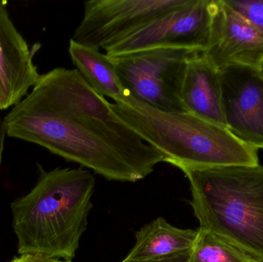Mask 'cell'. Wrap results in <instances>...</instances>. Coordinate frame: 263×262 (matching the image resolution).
I'll use <instances>...</instances> for the list:
<instances>
[{"instance_id": "obj_18", "label": "cell", "mask_w": 263, "mask_h": 262, "mask_svg": "<svg viewBox=\"0 0 263 262\" xmlns=\"http://www.w3.org/2000/svg\"><path fill=\"white\" fill-rule=\"evenodd\" d=\"M7 136L6 125L4 119L0 118V163H1L2 155H3V149H4L5 138Z\"/></svg>"}, {"instance_id": "obj_12", "label": "cell", "mask_w": 263, "mask_h": 262, "mask_svg": "<svg viewBox=\"0 0 263 262\" xmlns=\"http://www.w3.org/2000/svg\"><path fill=\"white\" fill-rule=\"evenodd\" d=\"M197 235L198 230L175 227L159 217L136 233V244L125 259H153L192 251Z\"/></svg>"}, {"instance_id": "obj_1", "label": "cell", "mask_w": 263, "mask_h": 262, "mask_svg": "<svg viewBox=\"0 0 263 262\" xmlns=\"http://www.w3.org/2000/svg\"><path fill=\"white\" fill-rule=\"evenodd\" d=\"M4 123L7 136L42 146L106 179L136 183L165 161L76 69L55 68L40 75Z\"/></svg>"}, {"instance_id": "obj_4", "label": "cell", "mask_w": 263, "mask_h": 262, "mask_svg": "<svg viewBox=\"0 0 263 262\" xmlns=\"http://www.w3.org/2000/svg\"><path fill=\"white\" fill-rule=\"evenodd\" d=\"M199 229L222 235L263 260V166L184 171Z\"/></svg>"}, {"instance_id": "obj_8", "label": "cell", "mask_w": 263, "mask_h": 262, "mask_svg": "<svg viewBox=\"0 0 263 262\" xmlns=\"http://www.w3.org/2000/svg\"><path fill=\"white\" fill-rule=\"evenodd\" d=\"M202 54L220 72L230 67L257 71L263 60V34L225 0H213L210 42Z\"/></svg>"}, {"instance_id": "obj_9", "label": "cell", "mask_w": 263, "mask_h": 262, "mask_svg": "<svg viewBox=\"0 0 263 262\" xmlns=\"http://www.w3.org/2000/svg\"><path fill=\"white\" fill-rule=\"evenodd\" d=\"M226 124L236 137L263 151V81L256 71L230 67L221 71Z\"/></svg>"}, {"instance_id": "obj_5", "label": "cell", "mask_w": 263, "mask_h": 262, "mask_svg": "<svg viewBox=\"0 0 263 262\" xmlns=\"http://www.w3.org/2000/svg\"><path fill=\"white\" fill-rule=\"evenodd\" d=\"M196 52L155 49L109 58L129 95L162 110L185 112L181 89L189 58Z\"/></svg>"}, {"instance_id": "obj_14", "label": "cell", "mask_w": 263, "mask_h": 262, "mask_svg": "<svg viewBox=\"0 0 263 262\" xmlns=\"http://www.w3.org/2000/svg\"><path fill=\"white\" fill-rule=\"evenodd\" d=\"M188 262H263V260L222 235L199 229Z\"/></svg>"}, {"instance_id": "obj_13", "label": "cell", "mask_w": 263, "mask_h": 262, "mask_svg": "<svg viewBox=\"0 0 263 262\" xmlns=\"http://www.w3.org/2000/svg\"><path fill=\"white\" fill-rule=\"evenodd\" d=\"M69 53L76 69L97 94L115 101L126 93L115 66L106 53L72 38L69 40Z\"/></svg>"}, {"instance_id": "obj_17", "label": "cell", "mask_w": 263, "mask_h": 262, "mask_svg": "<svg viewBox=\"0 0 263 262\" xmlns=\"http://www.w3.org/2000/svg\"><path fill=\"white\" fill-rule=\"evenodd\" d=\"M191 251L176 254L170 256L162 257V258H153L146 260H123L121 262H188L190 259Z\"/></svg>"}, {"instance_id": "obj_11", "label": "cell", "mask_w": 263, "mask_h": 262, "mask_svg": "<svg viewBox=\"0 0 263 262\" xmlns=\"http://www.w3.org/2000/svg\"><path fill=\"white\" fill-rule=\"evenodd\" d=\"M181 102L185 112L227 127L221 72L202 52H196L189 58Z\"/></svg>"}, {"instance_id": "obj_16", "label": "cell", "mask_w": 263, "mask_h": 262, "mask_svg": "<svg viewBox=\"0 0 263 262\" xmlns=\"http://www.w3.org/2000/svg\"><path fill=\"white\" fill-rule=\"evenodd\" d=\"M10 262H72V260L52 258L40 254H24L15 257Z\"/></svg>"}, {"instance_id": "obj_6", "label": "cell", "mask_w": 263, "mask_h": 262, "mask_svg": "<svg viewBox=\"0 0 263 262\" xmlns=\"http://www.w3.org/2000/svg\"><path fill=\"white\" fill-rule=\"evenodd\" d=\"M213 0H189L105 48L109 57L155 49L203 52L208 47Z\"/></svg>"}, {"instance_id": "obj_2", "label": "cell", "mask_w": 263, "mask_h": 262, "mask_svg": "<svg viewBox=\"0 0 263 262\" xmlns=\"http://www.w3.org/2000/svg\"><path fill=\"white\" fill-rule=\"evenodd\" d=\"M39 168L33 189L11 203L18 253L72 260L87 228L95 177L82 168Z\"/></svg>"}, {"instance_id": "obj_7", "label": "cell", "mask_w": 263, "mask_h": 262, "mask_svg": "<svg viewBox=\"0 0 263 262\" xmlns=\"http://www.w3.org/2000/svg\"><path fill=\"white\" fill-rule=\"evenodd\" d=\"M189 0H91L72 39L104 49L156 17L181 7Z\"/></svg>"}, {"instance_id": "obj_15", "label": "cell", "mask_w": 263, "mask_h": 262, "mask_svg": "<svg viewBox=\"0 0 263 262\" xmlns=\"http://www.w3.org/2000/svg\"><path fill=\"white\" fill-rule=\"evenodd\" d=\"M225 2L263 34V0H225Z\"/></svg>"}, {"instance_id": "obj_19", "label": "cell", "mask_w": 263, "mask_h": 262, "mask_svg": "<svg viewBox=\"0 0 263 262\" xmlns=\"http://www.w3.org/2000/svg\"><path fill=\"white\" fill-rule=\"evenodd\" d=\"M256 72H257L258 75H259V76L262 78L263 81V60L262 63H261L260 66H259V69H258V70L256 71Z\"/></svg>"}, {"instance_id": "obj_10", "label": "cell", "mask_w": 263, "mask_h": 262, "mask_svg": "<svg viewBox=\"0 0 263 262\" xmlns=\"http://www.w3.org/2000/svg\"><path fill=\"white\" fill-rule=\"evenodd\" d=\"M33 54L0 1V110L13 107L27 95L40 75Z\"/></svg>"}, {"instance_id": "obj_3", "label": "cell", "mask_w": 263, "mask_h": 262, "mask_svg": "<svg viewBox=\"0 0 263 262\" xmlns=\"http://www.w3.org/2000/svg\"><path fill=\"white\" fill-rule=\"evenodd\" d=\"M114 113L147 144L182 172L225 166L259 165L258 150L227 127L187 112H168L129 95L117 98Z\"/></svg>"}]
</instances>
